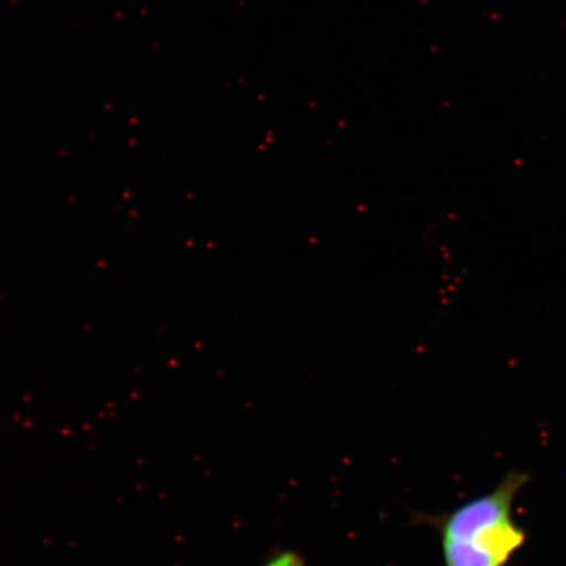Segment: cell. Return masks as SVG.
Returning a JSON list of instances; mask_svg holds the SVG:
<instances>
[{
  "label": "cell",
  "mask_w": 566,
  "mask_h": 566,
  "mask_svg": "<svg viewBox=\"0 0 566 566\" xmlns=\"http://www.w3.org/2000/svg\"><path fill=\"white\" fill-rule=\"evenodd\" d=\"M523 472H511L486 494L460 505L440 521L446 566H506L526 542L513 506L527 484Z\"/></svg>",
  "instance_id": "1"
},
{
  "label": "cell",
  "mask_w": 566,
  "mask_h": 566,
  "mask_svg": "<svg viewBox=\"0 0 566 566\" xmlns=\"http://www.w3.org/2000/svg\"><path fill=\"white\" fill-rule=\"evenodd\" d=\"M265 566H304L303 558L293 551L282 552L274 556Z\"/></svg>",
  "instance_id": "2"
}]
</instances>
